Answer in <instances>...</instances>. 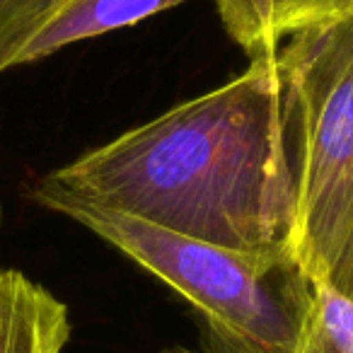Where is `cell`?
Returning <instances> with one entry per match:
<instances>
[{"mask_svg": "<svg viewBox=\"0 0 353 353\" xmlns=\"http://www.w3.org/2000/svg\"><path fill=\"white\" fill-rule=\"evenodd\" d=\"M348 295L353 298V271H351V288H348Z\"/></svg>", "mask_w": 353, "mask_h": 353, "instance_id": "cell-10", "label": "cell"}, {"mask_svg": "<svg viewBox=\"0 0 353 353\" xmlns=\"http://www.w3.org/2000/svg\"><path fill=\"white\" fill-rule=\"evenodd\" d=\"M65 218L187 298L223 353H293L303 274L288 254L228 250L94 208Z\"/></svg>", "mask_w": 353, "mask_h": 353, "instance_id": "cell-3", "label": "cell"}, {"mask_svg": "<svg viewBox=\"0 0 353 353\" xmlns=\"http://www.w3.org/2000/svg\"><path fill=\"white\" fill-rule=\"evenodd\" d=\"M56 6L59 0H0V75L15 68Z\"/></svg>", "mask_w": 353, "mask_h": 353, "instance_id": "cell-8", "label": "cell"}, {"mask_svg": "<svg viewBox=\"0 0 353 353\" xmlns=\"http://www.w3.org/2000/svg\"><path fill=\"white\" fill-rule=\"evenodd\" d=\"M218 15L250 56L274 51L290 34L353 12V0H213Z\"/></svg>", "mask_w": 353, "mask_h": 353, "instance_id": "cell-6", "label": "cell"}, {"mask_svg": "<svg viewBox=\"0 0 353 353\" xmlns=\"http://www.w3.org/2000/svg\"><path fill=\"white\" fill-rule=\"evenodd\" d=\"M30 196L59 216L94 208L228 250L290 256L295 194L276 49L46 172Z\"/></svg>", "mask_w": 353, "mask_h": 353, "instance_id": "cell-1", "label": "cell"}, {"mask_svg": "<svg viewBox=\"0 0 353 353\" xmlns=\"http://www.w3.org/2000/svg\"><path fill=\"white\" fill-rule=\"evenodd\" d=\"M293 353H353V298L322 276L300 279Z\"/></svg>", "mask_w": 353, "mask_h": 353, "instance_id": "cell-7", "label": "cell"}, {"mask_svg": "<svg viewBox=\"0 0 353 353\" xmlns=\"http://www.w3.org/2000/svg\"><path fill=\"white\" fill-rule=\"evenodd\" d=\"M189 0H59L51 17L20 54L17 65L37 63L65 46L126 30Z\"/></svg>", "mask_w": 353, "mask_h": 353, "instance_id": "cell-5", "label": "cell"}, {"mask_svg": "<svg viewBox=\"0 0 353 353\" xmlns=\"http://www.w3.org/2000/svg\"><path fill=\"white\" fill-rule=\"evenodd\" d=\"M293 172L290 259L348 295L353 271V12L276 46Z\"/></svg>", "mask_w": 353, "mask_h": 353, "instance_id": "cell-2", "label": "cell"}, {"mask_svg": "<svg viewBox=\"0 0 353 353\" xmlns=\"http://www.w3.org/2000/svg\"><path fill=\"white\" fill-rule=\"evenodd\" d=\"M165 353H201V351H192V348H172V351H165Z\"/></svg>", "mask_w": 353, "mask_h": 353, "instance_id": "cell-9", "label": "cell"}, {"mask_svg": "<svg viewBox=\"0 0 353 353\" xmlns=\"http://www.w3.org/2000/svg\"><path fill=\"white\" fill-rule=\"evenodd\" d=\"M68 341L63 300L22 271H0V353H63Z\"/></svg>", "mask_w": 353, "mask_h": 353, "instance_id": "cell-4", "label": "cell"}]
</instances>
